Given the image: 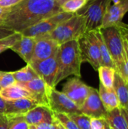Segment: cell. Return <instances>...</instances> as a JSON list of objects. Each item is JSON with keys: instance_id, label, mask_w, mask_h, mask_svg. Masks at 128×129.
Masks as SVG:
<instances>
[{"instance_id": "obj_1", "label": "cell", "mask_w": 128, "mask_h": 129, "mask_svg": "<svg viewBox=\"0 0 128 129\" xmlns=\"http://www.w3.org/2000/svg\"><path fill=\"white\" fill-rule=\"evenodd\" d=\"M61 11L57 0H23L10 8L0 26L22 33L28 27Z\"/></svg>"}, {"instance_id": "obj_2", "label": "cell", "mask_w": 128, "mask_h": 129, "mask_svg": "<svg viewBox=\"0 0 128 129\" xmlns=\"http://www.w3.org/2000/svg\"><path fill=\"white\" fill-rule=\"evenodd\" d=\"M57 73L54 86L69 76L81 78L82 63L78 40H72L60 45L57 54Z\"/></svg>"}, {"instance_id": "obj_3", "label": "cell", "mask_w": 128, "mask_h": 129, "mask_svg": "<svg viewBox=\"0 0 128 129\" xmlns=\"http://www.w3.org/2000/svg\"><path fill=\"white\" fill-rule=\"evenodd\" d=\"M86 33L85 20L82 14L76 13L66 21L58 25L51 33L42 36L55 40L59 45L78 40Z\"/></svg>"}, {"instance_id": "obj_4", "label": "cell", "mask_w": 128, "mask_h": 129, "mask_svg": "<svg viewBox=\"0 0 128 129\" xmlns=\"http://www.w3.org/2000/svg\"><path fill=\"white\" fill-rule=\"evenodd\" d=\"M115 66V71L120 76L123 74L124 64L123 58V37L117 26L100 29Z\"/></svg>"}, {"instance_id": "obj_5", "label": "cell", "mask_w": 128, "mask_h": 129, "mask_svg": "<svg viewBox=\"0 0 128 129\" xmlns=\"http://www.w3.org/2000/svg\"><path fill=\"white\" fill-rule=\"evenodd\" d=\"M112 0H90L78 13L82 14L85 20L86 32L99 30L102 27L103 17L107 6Z\"/></svg>"}, {"instance_id": "obj_6", "label": "cell", "mask_w": 128, "mask_h": 129, "mask_svg": "<svg viewBox=\"0 0 128 129\" xmlns=\"http://www.w3.org/2000/svg\"><path fill=\"white\" fill-rule=\"evenodd\" d=\"M81 61L89 63L97 71L101 67V56L94 31L86 32L78 39Z\"/></svg>"}, {"instance_id": "obj_7", "label": "cell", "mask_w": 128, "mask_h": 129, "mask_svg": "<svg viewBox=\"0 0 128 129\" xmlns=\"http://www.w3.org/2000/svg\"><path fill=\"white\" fill-rule=\"evenodd\" d=\"M48 107L54 113H63L71 115L79 113L78 107L70 100L63 92L59 91L55 88H50L48 94Z\"/></svg>"}, {"instance_id": "obj_8", "label": "cell", "mask_w": 128, "mask_h": 129, "mask_svg": "<svg viewBox=\"0 0 128 129\" xmlns=\"http://www.w3.org/2000/svg\"><path fill=\"white\" fill-rule=\"evenodd\" d=\"M91 86H88L79 77L69 79L63 85V92L70 100H72L79 108L82 106L89 94Z\"/></svg>"}, {"instance_id": "obj_9", "label": "cell", "mask_w": 128, "mask_h": 129, "mask_svg": "<svg viewBox=\"0 0 128 129\" xmlns=\"http://www.w3.org/2000/svg\"><path fill=\"white\" fill-rule=\"evenodd\" d=\"M29 64L49 88H55L54 82L57 73V55L40 61H31Z\"/></svg>"}, {"instance_id": "obj_10", "label": "cell", "mask_w": 128, "mask_h": 129, "mask_svg": "<svg viewBox=\"0 0 128 129\" xmlns=\"http://www.w3.org/2000/svg\"><path fill=\"white\" fill-rule=\"evenodd\" d=\"M80 112L91 118L106 119L107 111L100 100L97 89L91 87L88 96L80 107Z\"/></svg>"}, {"instance_id": "obj_11", "label": "cell", "mask_w": 128, "mask_h": 129, "mask_svg": "<svg viewBox=\"0 0 128 129\" xmlns=\"http://www.w3.org/2000/svg\"><path fill=\"white\" fill-rule=\"evenodd\" d=\"M127 12L128 0H120L113 4L111 2L106 8L101 29L120 24Z\"/></svg>"}, {"instance_id": "obj_12", "label": "cell", "mask_w": 128, "mask_h": 129, "mask_svg": "<svg viewBox=\"0 0 128 129\" xmlns=\"http://www.w3.org/2000/svg\"><path fill=\"white\" fill-rule=\"evenodd\" d=\"M35 39L36 42L31 61H40L57 55L60 45L55 40L45 36L38 37Z\"/></svg>"}, {"instance_id": "obj_13", "label": "cell", "mask_w": 128, "mask_h": 129, "mask_svg": "<svg viewBox=\"0 0 128 129\" xmlns=\"http://www.w3.org/2000/svg\"><path fill=\"white\" fill-rule=\"evenodd\" d=\"M31 94V98L36 101L39 105H45L48 107V94L49 87L40 77L35 78L29 82L23 83H17Z\"/></svg>"}, {"instance_id": "obj_14", "label": "cell", "mask_w": 128, "mask_h": 129, "mask_svg": "<svg viewBox=\"0 0 128 129\" xmlns=\"http://www.w3.org/2000/svg\"><path fill=\"white\" fill-rule=\"evenodd\" d=\"M25 119L29 125L41 123H52L54 122V114L49 107L38 105L25 115Z\"/></svg>"}, {"instance_id": "obj_15", "label": "cell", "mask_w": 128, "mask_h": 129, "mask_svg": "<svg viewBox=\"0 0 128 129\" xmlns=\"http://www.w3.org/2000/svg\"><path fill=\"white\" fill-rule=\"evenodd\" d=\"M5 115L7 116H24L29 110L39 105L36 101L29 98L5 101Z\"/></svg>"}, {"instance_id": "obj_16", "label": "cell", "mask_w": 128, "mask_h": 129, "mask_svg": "<svg viewBox=\"0 0 128 129\" xmlns=\"http://www.w3.org/2000/svg\"><path fill=\"white\" fill-rule=\"evenodd\" d=\"M35 42V38L22 35L21 39L18 40L11 49L17 53L26 63H29L33 55Z\"/></svg>"}, {"instance_id": "obj_17", "label": "cell", "mask_w": 128, "mask_h": 129, "mask_svg": "<svg viewBox=\"0 0 128 129\" xmlns=\"http://www.w3.org/2000/svg\"><path fill=\"white\" fill-rule=\"evenodd\" d=\"M57 26L58 25L55 23L51 16L28 27L27 29H24L21 33L22 35L26 36L38 38L51 33Z\"/></svg>"}, {"instance_id": "obj_18", "label": "cell", "mask_w": 128, "mask_h": 129, "mask_svg": "<svg viewBox=\"0 0 128 129\" xmlns=\"http://www.w3.org/2000/svg\"><path fill=\"white\" fill-rule=\"evenodd\" d=\"M113 89L119 103V107L128 111V81L115 72Z\"/></svg>"}, {"instance_id": "obj_19", "label": "cell", "mask_w": 128, "mask_h": 129, "mask_svg": "<svg viewBox=\"0 0 128 129\" xmlns=\"http://www.w3.org/2000/svg\"><path fill=\"white\" fill-rule=\"evenodd\" d=\"M98 91L100 100L107 112H110L119 107L118 100L113 88H107L100 83Z\"/></svg>"}, {"instance_id": "obj_20", "label": "cell", "mask_w": 128, "mask_h": 129, "mask_svg": "<svg viewBox=\"0 0 128 129\" xmlns=\"http://www.w3.org/2000/svg\"><path fill=\"white\" fill-rule=\"evenodd\" d=\"M0 96L5 101H13L25 98H31L30 93L17 83L7 88H2L0 91Z\"/></svg>"}, {"instance_id": "obj_21", "label": "cell", "mask_w": 128, "mask_h": 129, "mask_svg": "<svg viewBox=\"0 0 128 129\" xmlns=\"http://www.w3.org/2000/svg\"><path fill=\"white\" fill-rule=\"evenodd\" d=\"M95 36L97 37L100 52V56H101V66H105V67H109L115 69V66L114 64V62L111 57L110 53L108 50V48L103 40V38L102 36V34L99 30H95L94 31Z\"/></svg>"}, {"instance_id": "obj_22", "label": "cell", "mask_w": 128, "mask_h": 129, "mask_svg": "<svg viewBox=\"0 0 128 129\" xmlns=\"http://www.w3.org/2000/svg\"><path fill=\"white\" fill-rule=\"evenodd\" d=\"M105 119L113 129H128L127 121L122 115L119 107L110 112H107Z\"/></svg>"}, {"instance_id": "obj_23", "label": "cell", "mask_w": 128, "mask_h": 129, "mask_svg": "<svg viewBox=\"0 0 128 129\" xmlns=\"http://www.w3.org/2000/svg\"><path fill=\"white\" fill-rule=\"evenodd\" d=\"M13 76L16 81V83H23L29 82L35 78L39 77L34 69L30 66V64L27 63L26 67L23 68L12 72Z\"/></svg>"}, {"instance_id": "obj_24", "label": "cell", "mask_w": 128, "mask_h": 129, "mask_svg": "<svg viewBox=\"0 0 128 129\" xmlns=\"http://www.w3.org/2000/svg\"><path fill=\"white\" fill-rule=\"evenodd\" d=\"M100 81L104 87L107 88H113V84L115 80V69L109 67L101 66L98 70Z\"/></svg>"}, {"instance_id": "obj_25", "label": "cell", "mask_w": 128, "mask_h": 129, "mask_svg": "<svg viewBox=\"0 0 128 129\" xmlns=\"http://www.w3.org/2000/svg\"><path fill=\"white\" fill-rule=\"evenodd\" d=\"M90 0H66L63 2L60 8L61 11L70 14H76L83 8Z\"/></svg>"}, {"instance_id": "obj_26", "label": "cell", "mask_w": 128, "mask_h": 129, "mask_svg": "<svg viewBox=\"0 0 128 129\" xmlns=\"http://www.w3.org/2000/svg\"><path fill=\"white\" fill-rule=\"evenodd\" d=\"M22 33H14L12 35L6 36L0 39V54L4 52L8 49H11V48L21 39Z\"/></svg>"}, {"instance_id": "obj_27", "label": "cell", "mask_w": 128, "mask_h": 129, "mask_svg": "<svg viewBox=\"0 0 128 129\" xmlns=\"http://www.w3.org/2000/svg\"><path fill=\"white\" fill-rule=\"evenodd\" d=\"M7 116L8 118L9 129H29V125L23 115Z\"/></svg>"}, {"instance_id": "obj_28", "label": "cell", "mask_w": 128, "mask_h": 129, "mask_svg": "<svg viewBox=\"0 0 128 129\" xmlns=\"http://www.w3.org/2000/svg\"><path fill=\"white\" fill-rule=\"evenodd\" d=\"M75 124L81 129H91V117L86 116L81 113L68 115Z\"/></svg>"}, {"instance_id": "obj_29", "label": "cell", "mask_w": 128, "mask_h": 129, "mask_svg": "<svg viewBox=\"0 0 128 129\" xmlns=\"http://www.w3.org/2000/svg\"><path fill=\"white\" fill-rule=\"evenodd\" d=\"M54 114V118L66 129H81L72 119H71L69 117L68 115L63 113H56Z\"/></svg>"}, {"instance_id": "obj_30", "label": "cell", "mask_w": 128, "mask_h": 129, "mask_svg": "<svg viewBox=\"0 0 128 129\" xmlns=\"http://www.w3.org/2000/svg\"><path fill=\"white\" fill-rule=\"evenodd\" d=\"M16 84V81L13 76L12 72L0 71V85L2 88Z\"/></svg>"}, {"instance_id": "obj_31", "label": "cell", "mask_w": 128, "mask_h": 129, "mask_svg": "<svg viewBox=\"0 0 128 129\" xmlns=\"http://www.w3.org/2000/svg\"><path fill=\"white\" fill-rule=\"evenodd\" d=\"M123 58H124V68L123 74L121 76H122L124 79L128 81V43L124 38H123Z\"/></svg>"}, {"instance_id": "obj_32", "label": "cell", "mask_w": 128, "mask_h": 129, "mask_svg": "<svg viewBox=\"0 0 128 129\" xmlns=\"http://www.w3.org/2000/svg\"><path fill=\"white\" fill-rule=\"evenodd\" d=\"M106 119L101 118L91 119V129H104Z\"/></svg>"}, {"instance_id": "obj_33", "label": "cell", "mask_w": 128, "mask_h": 129, "mask_svg": "<svg viewBox=\"0 0 128 129\" xmlns=\"http://www.w3.org/2000/svg\"><path fill=\"white\" fill-rule=\"evenodd\" d=\"M29 129H57L55 120L52 123H41L38 125H29Z\"/></svg>"}, {"instance_id": "obj_34", "label": "cell", "mask_w": 128, "mask_h": 129, "mask_svg": "<svg viewBox=\"0 0 128 129\" xmlns=\"http://www.w3.org/2000/svg\"><path fill=\"white\" fill-rule=\"evenodd\" d=\"M23 0H0L1 8H11Z\"/></svg>"}, {"instance_id": "obj_35", "label": "cell", "mask_w": 128, "mask_h": 129, "mask_svg": "<svg viewBox=\"0 0 128 129\" xmlns=\"http://www.w3.org/2000/svg\"><path fill=\"white\" fill-rule=\"evenodd\" d=\"M117 26L119 28L121 36L128 43V24L124 23L123 22H121L120 24L117 25Z\"/></svg>"}, {"instance_id": "obj_36", "label": "cell", "mask_w": 128, "mask_h": 129, "mask_svg": "<svg viewBox=\"0 0 128 129\" xmlns=\"http://www.w3.org/2000/svg\"><path fill=\"white\" fill-rule=\"evenodd\" d=\"M0 129H9V122L7 115H0Z\"/></svg>"}, {"instance_id": "obj_37", "label": "cell", "mask_w": 128, "mask_h": 129, "mask_svg": "<svg viewBox=\"0 0 128 129\" xmlns=\"http://www.w3.org/2000/svg\"><path fill=\"white\" fill-rule=\"evenodd\" d=\"M14 33H16V32H14V30L9 29L8 28H5V27L0 26V39L2 38H5L6 36H8L10 35H12Z\"/></svg>"}, {"instance_id": "obj_38", "label": "cell", "mask_w": 128, "mask_h": 129, "mask_svg": "<svg viewBox=\"0 0 128 129\" xmlns=\"http://www.w3.org/2000/svg\"><path fill=\"white\" fill-rule=\"evenodd\" d=\"M10 8H1L0 7V25L2 24L5 17L9 11Z\"/></svg>"}, {"instance_id": "obj_39", "label": "cell", "mask_w": 128, "mask_h": 129, "mask_svg": "<svg viewBox=\"0 0 128 129\" xmlns=\"http://www.w3.org/2000/svg\"><path fill=\"white\" fill-rule=\"evenodd\" d=\"M5 108H6L5 100L0 96V115L5 114Z\"/></svg>"}, {"instance_id": "obj_40", "label": "cell", "mask_w": 128, "mask_h": 129, "mask_svg": "<svg viewBox=\"0 0 128 129\" xmlns=\"http://www.w3.org/2000/svg\"><path fill=\"white\" fill-rule=\"evenodd\" d=\"M119 108H120V107H119ZM120 109H121V112L122 115L124 116V119H125L126 121H127V123L128 125V112L126 110H124V109H122V108H120Z\"/></svg>"}, {"instance_id": "obj_41", "label": "cell", "mask_w": 128, "mask_h": 129, "mask_svg": "<svg viewBox=\"0 0 128 129\" xmlns=\"http://www.w3.org/2000/svg\"><path fill=\"white\" fill-rule=\"evenodd\" d=\"M55 122H56V125H57V129H66L62 124H60L56 119H55Z\"/></svg>"}, {"instance_id": "obj_42", "label": "cell", "mask_w": 128, "mask_h": 129, "mask_svg": "<svg viewBox=\"0 0 128 129\" xmlns=\"http://www.w3.org/2000/svg\"><path fill=\"white\" fill-rule=\"evenodd\" d=\"M104 129H113L111 126H110V125L108 123V122L106 120V124H105V128Z\"/></svg>"}, {"instance_id": "obj_43", "label": "cell", "mask_w": 128, "mask_h": 129, "mask_svg": "<svg viewBox=\"0 0 128 129\" xmlns=\"http://www.w3.org/2000/svg\"><path fill=\"white\" fill-rule=\"evenodd\" d=\"M57 2H59L60 4V5H61V4H62V3H63V2H65L66 0H57Z\"/></svg>"}, {"instance_id": "obj_44", "label": "cell", "mask_w": 128, "mask_h": 129, "mask_svg": "<svg viewBox=\"0 0 128 129\" xmlns=\"http://www.w3.org/2000/svg\"><path fill=\"white\" fill-rule=\"evenodd\" d=\"M120 0H112V2H113V3H117V2H118Z\"/></svg>"}, {"instance_id": "obj_45", "label": "cell", "mask_w": 128, "mask_h": 129, "mask_svg": "<svg viewBox=\"0 0 128 129\" xmlns=\"http://www.w3.org/2000/svg\"><path fill=\"white\" fill-rule=\"evenodd\" d=\"M2 90V87H1V85H0V91Z\"/></svg>"}, {"instance_id": "obj_46", "label": "cell", "mask_w": 128, "mask_h": 129, "mask_svg": "<svg viewBox=\"0 0 128 129\" xmlns=\"http://www.w3.org/2000/svg\"><path fill=\"white\" fill-rule=\"evenodd\" d=\"M127 112H128V111H127Z\"/></svg>"}]
</instances>
